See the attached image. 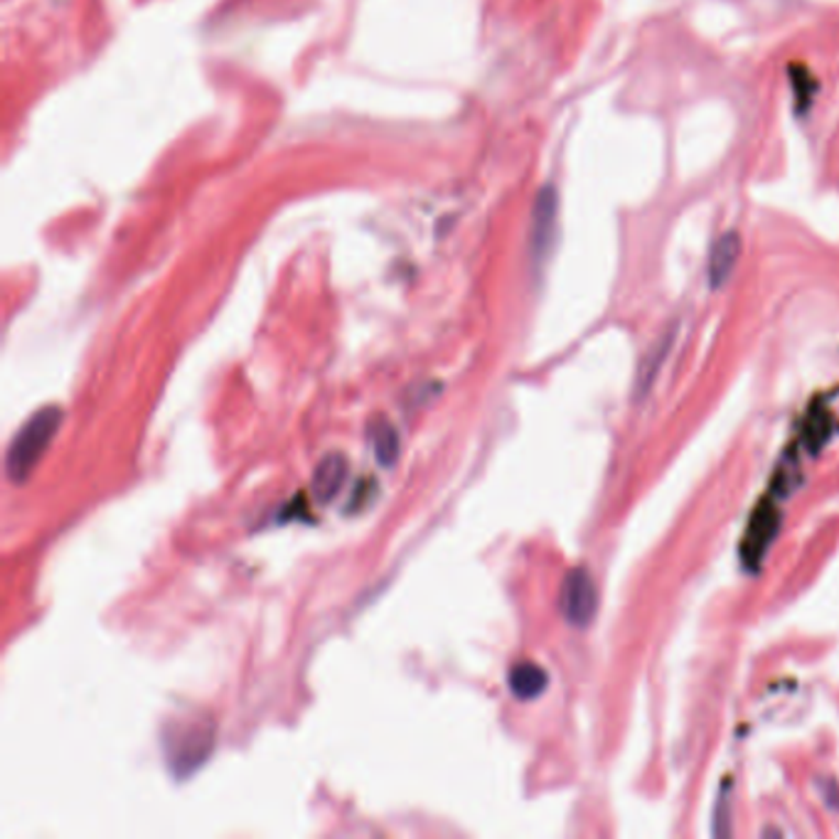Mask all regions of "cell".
<instances>
[{
	"label": "cell",
	"mask_w": 839,
	"mask_h": 839,
	"mask_svg": "<svg viewBox=\"0 0 839 839\" xmlns=\"http://www.w3.org/2000/svg\"><path fill=\"white\" fill-rule=\"evenodd\" d=\"M791 85H793V95H795V113H807L810 103L817 95V79L810 75V69L803 65H791Z\"/></svg>",
	"instance_id": "11"
},
{
	"label": "cell",
	"mask_w": 839,
	"mask_h": 839,
	"mask_svg": "<svg viewBox=\"0 0 839 839\" xmlns=\"http://www.w3.org/2000/svg\"><path fill=\"white\" fill-rule=\"evenodd\" d=\"M556 214H559L556 190L552 188V185H549V188H544L540 192V198H537V202H534V212H532L530 252H532V262L537 266H542L554 249Z\"/></svg>",
	"instance_id": "4"
},
{
	"label": "cell",
	"mask_w": 839,
	"mask_h": 839,
	"mask_svg": "<svg viewBox=\"0 0 839 839\" xmlns=\"http://www.w3.org/2000/svg\"><path fill=\"white\" fill-rule=\"evenodd\" d=\"M347 471L350 463L343 453H328L325 459H320L313 471V495L320 505H328L330 500H335V495L343 490V485L347 481Z\"/></svg>",
	"instance_id": "6"
},
{
	"label": "cell",
	"mask_w": 839,
	"mask_h": 839,
	"mask_svg": "<svg viewBox=\"0 0 839 839\" xmlns=\"http://www.w3.org/2000/svg\"><path fill=\"white\" fill-rule=\"evenodd\" d=\"M507 685H510V692L517 699L522 702H532L537 697H542L549 685V675L547 670L537 665V662L522 660L517 665L510 667L507 672Z\"/></svg>",
	"instance_id": "8"
},
{
	"label": "cell",
	"mask_w": 839,
	"mask_h": 839,
	"mask_svg": "<svg viewBox=\"0 0 839 839\" xmlns=\"http://www.w3.org/2000/svg\"><path fill=\"white\" fill-rule=\"evenodd\" d=\"M741 256V236L739 232H727L721 234L717 242L711 246L709 254V284L711 288H721L729 281L733 268L739 264Z\"/></svg>",
	"instance_id": "7"
},
{
	"label": "cell",
	"mask_w": 839,
	"mask_h": 839,
	"mask_svg": "<svg viewBox=\"0 0 839 839\" xmlns=\"http://www.w3.org/2000/svg\"><path fill=\"white\" fill-rule=\"evenodd\" d=\"M781 525V515L779 507L773 503H763L755 507V512L749 522V530H746L743 544H741V559L749 566H755L763 559V554L769 552L771 542L775 540V532H779Z\"/></svg>",
	"instance_id": "5"
},
{
	"label": "cell",
	"mask_w": 839,
	"mask_h": 839,
	"mask_svg": "<svg viewBox=\"0 0 839 839\" xmlns=\"http://www.w3.org/2000/svg\"><path fill=\"white\" fill-rule=\"evenodd\" d=\"M214 721L202 714L170 719L161 733L163 759L175 781H188L198 773L214 753Z\"/></svg>",
	"instance_id": "1"
},
{
	"label": "cell",
	"mask_w": 839,
	"mask_h": 839,
	"mask_svg": "<svg viewBox=\"0 0 839 839\" xmlns=\"http://www.w3.org/2000/svg\"><path fill=\"white\" fill-rule=\"evenodd\" d=\"M367 441L382 468H391L399 461V433L389 419H372L367 427Z\"/></svg>",
	"instance_id": "9"
},
{
	"label": "cell",
	"mask_w": 839,
	"mask_h": 839,
	"mask_svg": "<svg viewBox=\"0 0 839 839\" xmlns=\"http://www.w3.org/2000/svg\"><path fill=\"white\" fill-rule=\"evenodd\" d=\"M672 343H675V330H667L665 335H662L655 345H652V350L648 352L645 362L640 365V375H638V389L640 391H648L652 379L658 377V372L662 367V362L667 360L670 350H672Z\"/></svg>",
	"instance_id": "10"
},
{
	"label": "cell",
	"mask_w": 839,
	"mask_h": 839,
	"mask_svg": "<svg viewBox=\"0 0 839 839\" xmlns=\"http://www.w3.org/2000/svg\"><path fill=\"white\" fill-rule=\"evenodd\" d=\"M832 433V417L825 409H815L810 419L805 421V441L810 449H820V445L830 439Z\"/></svg>",
	"instance_id": "12"
},
{
	"label": "cell",
	"mask_w": 839,
	"mask_h": 839,
	"mask_svg": "<svg viewBox=\"0 0 839 839\" xmlns=\"http://www.w3.org/2000/svg\"><path fill=\"white\" fill-rule=\"evenodd\" d=\"M372 485H377V483H372V481H362V485H360V493L355 495V493H352V497H350V507H347V512H357L360 510V507H365L367 505V500H365V493H369L372 490Z\"/></svg>",
	"instance_id": "13"
},
{
	"label": "cell",
	"mask_w": 839,
	"mask_h": 839,
	"mask_svg": "<svg viewBox=\"0 0 839 839\" xmlns=\"http://www.w3.org/2000/svg\"><path fill=\"white\" fill-rule=\"evenodd\" d=\"M559 610L568 626L586 628L596 618L598 610V588L594 576L584 566L572 568L566 574L562 592H559Z\"/></svg>",
	"instance_id": "3"
},
{
	"label": "cell",
	"mask_w": 839,
	"mask_h": 839,
	"mask_svg": "<svg viewBox=\"0 0 839 839\" xmlns=\"http://www.w3.org/2000/svg\"><path fill=\"white\" fill-rule=\"evenodd\" d=\"M62 423V409L57 404H49V407H43L35 411L23 427L18 429V433L10 441L8 451H5V473L13 485H23L27 483L30 475L37 468V463L43 461V455L47 453L52 439L57 437Z\"/></svg>",
	"instance_id": "2"
}]
</instances>
